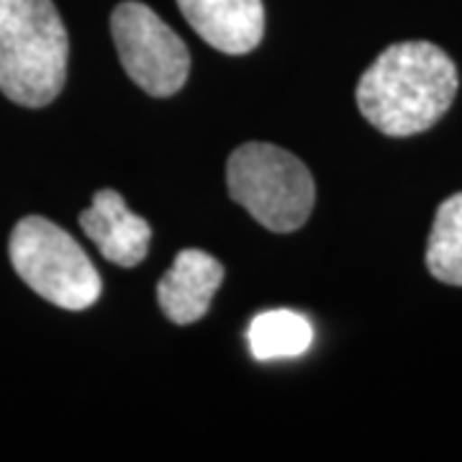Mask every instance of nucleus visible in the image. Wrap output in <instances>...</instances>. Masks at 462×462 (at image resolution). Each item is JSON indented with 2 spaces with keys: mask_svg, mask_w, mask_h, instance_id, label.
Returning a JSON list of instances; mask_svg holds the SVG:
<instances>
[{
  "mask_svg": "<svg viewBox=\"0 0 462 462\" xmlns=\"http://www.w3.org/2000/svg\"><path fill=\"white\" fill-rule=\"evenodd\" d=\"M247 342L252 357L260 363L291 360L311 349L314 327L303 314L275 309V311H264L249 324Z\"/></svg>",
  "mask_w": 462,
  "mask_h": 462,
  "instance_id": "9",
  "label": "nucleus"
},
{
  "mask_svg": "<svg viewBox=\"0 0 462 462\" xmlns=\"http://www.w3.org/2000/svg\"><path fill=\"white\" fill-rule=\"evenodd\" d=\"M457 67L431 42H398L357 83L360 114L385 136L431 129L457 96Z\"/></svg>",
  "mask_w": 462,
  "mask_h": 462,
  "instance_id": "1",
  "label": "nucleus"
},
{
  "mask_svg": "<svg viewBox=\"0 0 462 462\" xmlns=\"http://www.w3.org/2000/svg\"><path fill=\"white\" fill-rule=\"evenodd\" d=\"M427 267L439 282L462 285V193L439 203L427 242Z\"/></svg>",
  "mask_w": 462,
  "mask_h": 462,
  "instance_id": "10",
  "label": "nucleus"
},
{
  "mask_svg": "<svg viewBox=\"0 0 462 462\" xmlns=\"http://www.w3.org/2000/svg\"><path fill=\"white\" fill-rule=\"evenodd\" d=\"M69 39L51 0H0V90L26 108L62 93Z\"/></svg>",
  "mask_w": 462,
  "mask_h": 462,
  "instance_id": "2",
  "label": "nucleus"
},
{
  "mask_svg": "<svg viewBox=\"0 0 462 462\" xmlns=\"http://www.w3.org/2000/svg\"><path fill=\"white\" fill-rule=\"evenodd\" d=\"M8 254L18 278L60 309L85 311L100 298L103 282L85 249L65 229L42 216L18 221L8 242Z\"/></svg>",
  "mask_w": 462,
  "mask_h": 462,
  "instance_id": "4",
  "label": "nucleus"
},
{
  "mask_svg": "<svg viewBox=\"0 0 462 462\" xmlns=\"http://www.w3.org/2000/svg\"><path fill=\"white\" fill-rule=\"evenodd\" d=\"M178 5L193 32L224 54H247L263 42V0H178Z\"/></svg>",
  "mask_w": 462,
  "mask_h": 462,
  "instance_id": "7",
  "label": "nucleus"
},
{
  "mask_svg": "<svg viewBox=\"0 0 462 462\" xmlns=\"http://www.w3.org/2000/svg\"><path fill=\"white\" fill-rule=\"evenodd\" d=\"M111 33L126 75L144 93L170 98L185 85L190 75L188 47L149 5L136 0L116 5Z\"/></svg>",
  "mask_w": 462,
  "mask_h": 462,
  "instance_id": "5",
  "label": "nucleus"
},
{
  "mask_svg": "<svg viewBox=\"0 0 462 462\" xmlns=\"http://www.w3.org/2000/svg\"><path fill=\"white\" fill-rule=\"evenodd\" d=\"M80 226L108 263L118 267L144 263L152 245V226L142 216L129 211L121 193L111 188L98 190L90 208L80 214Z\"/></svg>",
  "mask_w": 462,
  "mask_h": 462,
  "instance_id": "6",
  "label": "nucleus"
},
{
  "mask_svg": "<svg viewBox=\"0 0 462 462\" xmlns=\"http://www.w3.org/2000/svg\"><path fill=\"white\" fill-rule=\"evenodd\" d=\"M226 182L231 199L260 226L278 234L300 229L314 211L316 185L309 167L267 142H247L234 149Z\"/></svg>",
  "mask_w": 462,
  "mask_h": 462,
  "instance_id": "3",
  "label": "nucleus"
},
{
  "mask_svg": "<svg viewBox=\"0 0 462 462\" xmlns=\"http://www.w3.org/2000/svg\"><path fill=\"white\" fill-rule=\"evenodd\" d=\"M221 281L224 267L216 257L200 249H182L157 285L160 309L178 327L196 324L208 314Z\"/></svg>",
  "mask_w": 462,
  "mask_h": 462,
  "instance_id": "8",
  "label": "nucleus"
}]
</instances>
